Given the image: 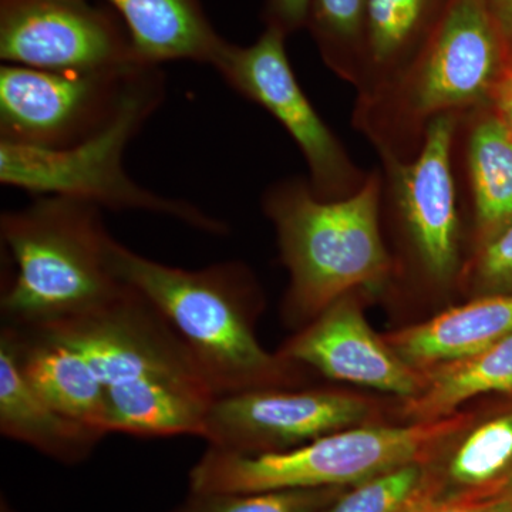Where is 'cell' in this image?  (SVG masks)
<instances>
[{"mask_svg": "<svg viewBox=\"0 0 512 512\" xmlns=\"http://www.w3.org/2000/svg\"><path fill=\"white\" fill-rule=\"evenodd\" d=\"M42 330L79 350L106 390L110 433L200 437L215 393L190 350L127 285L109 305Z\"/></svg>", "mask_w": 512, "mask_h": 512, "instance_id": "cell-1", "label": "cell"}, {"mask_svg": "<svg viewBox=\"0 0 512 512\" xmlns=\"http://www.w3.org/2000/svg\"><path fill=\"white\" fill-rule=\"evenodd\" d=\"M114 275L140 292L170 323L217 397L282 387L289 362L271 355L255 335L254 291L237 262L201 269L161 264L111 237Z\"/></svg>", "mask_w": 512, "mask_h": 512, "instance_id": "cell-2", "label": "cell"}, {"mask_svg": "<svg viewBox=\"0 0 512 512\" xmlns=\"http://www.w3.org/2000/svg\"><path fill=\"white\" fill-rule=\"evenodd\" d=\"M0 237L13 264L0 298L5 325L47 328L109 305L127 285L109 262L110 232L100 208L43 195L0 215Z\"/></svg>", "mask_w": 512, "mask_h": 512, "instance_id": "cell-3", "label": "cell"}, {"mask_svg": "<svg viewBox=\"0 0 512 512\" xmlns=\"http://www.w3.org/2000/svg\"><path fill=\"white\" fill-rule=\"evenodd\" d=\"M165 99L160 66L138 74L117 116L96 136L63 150L0 141V183L36 197L56 195L100 210L146 211L183 222L205 234H227L228 225L184 200L163 197L137 184L123 165L128 144Z\"/></svg>", "mask_w": 512, "mask_h": 512, "instance_id": "cell-4", "label": "cell"}, {"mask_svg": "<svg viewBox=\"0 0 512 512\" xmlns=\"http://www.w3.org/2000/svg\"><path fill=\"white\" fill-rule=\"evenodd\" d=\"M466 414L407 426L350 427L302 446L262 454L208 447L188 473L194 493H259L302 488H348L412 463L466 429Z\"/></svg>", "mask_w": 512, "mask_h": 512, "instance_id": "cell-5", "label": "cell"}, {"mask_svg": "<svg viewBox=\"0 0 512 512\" xmlns=\"http://www.w3.org/2000/svg\"><path fill=\"white\" fill-rule=\"evenodd\" d=\"M291 274L288 312L315 319L356 286L386 275L389 258L377 224V184L348 200L323 202L303 185H285L266 201Z\"/></svg>", "mask_w": 512, "mask_h": 512, "instance_id": "cell-6", "label": "cell"}, {"mask_svg": "<svg viewBox=\"0 0 512 512\" xmlns=\"http://www.w3.org/2000/svg\"><path fill=\"white\" fill-rule=\"evenodd\" d=\"M147 66L62 73L2 64L0 141L43 150L83 143L117 116Z\"/></svg>", "mask_w": 512, "mask_h": 512, "instance_id": "cell-7", "label": "cell"}, {"mask_svg": "<svg viewBox=\"0 0 512 512\" xmlns=\"http://www.w3.org/2000/svg\"><path fill=\"white\" fill-rule=\"evenodd\" d=\"M0 59L62 73L144 64L123 20L89 0H0Z\"/></svg>", "mask_w": 512, "mask_h": 512, "instance_id": "cell-8", "label": "cell"}, {"mask_svg": "<svg viewBox=\"0 0 512 512\" xmlns=\"http://www.w3.org/2000/svg\"><path fill=\"white\" fill-rule=\"evenodd\" d=\"M369 413L370 404L352 394L268 387L217 397L201 439L225 453H274L350 429Z\"/></svg>", "mask_w": 512, "mask_h": 512, "instance_id": "cell-9", "label": "cell"}, {"mask_svg": "<svg viewBox=\"0 0 512 512\" xmlns=\"http://www.w3.org/2000/svg\"><path fill=\"white\" fill-rule=\"evenodd\" d=\"M285 33L268 26L254 45L228 42L214 69L242 96L268 110L296 141L320 188H332L345 175V158L329 128L306 99L292 72Z\"/></svg>", "mask_w": 512, "mask_h": 512, "instance_id": "cell-10", "label": "cell"}, {"mask_svg": "<svg viewBox=\"0 0 512 512\" xmlns=\"http://www.w3.org/2000/svg\"><path fill=\"white\" fill-rule=\"evenodd\" d=\"M295 365L311 366L329 379L359 384L409 400L424 387L414 369L367 325L348 295L333 302L279 353Z\"/></svg>", "mask_w": 512, "mask_h": 512, "instance_id": "cell-11", "label": "cell"}, {"mask_svg": "<svg viewBox=\"0 0 512 512\" xmlns=\"http://www.w3.org/2000/svg\"><path fill=\"white\" fill-rule=\"evenodd\" d=\"M454 120L436 117L419 158L399 173V198L407 225L427 271L439 281L457 265V211L450 147Z\"/></svg>", "mask_w": 512, "mask_h": 512, "instance_id": "cell-12", "label": "cell"}, {"mask_svg": "<svg viewBox=\"0 0 512 512\" xmlns=\"http://www.w3.org/2000/svg\"><path fill=\"white\" fill-rule=\"evenodd\" d=\"M497 64V37L483 2L457 0L421 74L417 109L430 113L480 99Z\"/></svg>", "mask_w": 512, "mask_h": 512, "instance_id": "cell-13", "label": "cell"}, {"mask_svg": "<svg viewBox=\"0 0 512 512\" xmlns=\"http://www.w3.org/2000/svg\"><path fill=\"white\" fill-rule=\"evenodd\" d=\"M0 433L66 466L86 461L107 436L64 416L32 389L5 326L0 332Z\"/></svg>", "mask_w": 512, "mask_h": 512, "instance_id": "cell-14", "label": "cell"}, {"mask_svg": "<svg viewBox=\"0 0 512 512\" xmlns=\"http://www.w3.org/2000/svg\"><path fill=\"white\" fill-rule=\"evenodd\" d=\"M3 326L32 389L64 416L110 434L106 390L86 357L42 330Z\"/></svg>", "mask_w": 512, "mask_h": 512, "instance_id": "cell-15", "label": "cell"}, {"mask_svg": "<svg viewBox=\"0 0 512 512\" xmlns=\"http://www.w3.org/2000/svg\"><path fill=\"white\" fill-rule=\"evenodd\" d=\"M512 335V293L476 299L419 325L390 333L386 343L407 365L431 369L468 359Z\"/></svg>", "mask_w": 512, "mask_h": 512, "instance_id": "cell-16", "label": "cell"}, {"mask_svg": "<svg viewBox=\"0 0 512 512\" xmlns=\"http://www.w3.org/2000/svg\"><path fill=\"white\" fill-rule=\"evenodd\" d=\"M120 16L138 60L151 66L190 60L214 67L228 42L201 0H104Z\"/></svg>", "mask_w": 512, "mask_h": 512, "instance_id": "cell-17", "label": "cell"}, {"mask_svg": "<svg viewBox=\"0 0 512 512\" xmlns=\"http://www.w3.org/2000/svg\"><path fill=\"white\" fill-rule=\"evenodd\" d=\"M424 387L406 400L413 421L443 419L474 397L512 392V335L491 348L457 362L424 370Z\"/></svg>", "mask_w": 512, "mask_h": 512, "instance_id": "cell-18", "label": "cell"}, {"mask_svg": "<svg viewBox=\"0 0 512 512\" xmlns=\"http://www.w3.org/2000/svg\"><path fill=\"white\" fill-rule=\"evenodd\" d=\"M478 225L491 239L512 224V134L501 119L483 121L470 143Z\"/></svg>", "mask_w": 512, "mask_h": 512, "instance_id": "cell-19", "label": "cell"}, {"mask_svg": "<svg viewBox=\"0 0 512 512\" xmlns=\"http://www.w3.org/2000/svg\"><path fill=\"white\" fill-rule=\"evenodd\" d=\"M512 468V413L485 421L454 448L440 494L474 493L500 481Z\"/></svg>", "mask_w": 512, "mask_h": 512, "instance_id": "cell-20", "label": "cell"}, {"mask_svg": "<svg viewBox=\"0 0 512 512\" xmlns=\"http://www.w3.org/2000/svg\"><path fill=\"white\" fill-rule=\"evenodd\" d=\"M431 495H440L439 478L427 463H412L346 488L320 512H406Z\"/></svg>", "mask_w": 512, "mask_h": 512, "instance_id": "cell-21", "label": "cell"}, {"mask_svg": "<svg viewBox=\"0 0 512 512\" xmlns=\"http://www.w3.org/2000/svg\"><path fill=\"white\" fill-rule=\"evenodd\" d=\"M346 488H302L259 493H194L168 512H320Z\"/></svg>", "mask_w": 512, "mask_h": 512, "instance_id": "cell-22", "label": "cell"}, {"mask_svg": "<svg viewBox=\"0 0 512 512\" xmlns=\"http://www.w3.org/2000/svg\"><path fill=\"white\" fill-rule=\"evenodd\" d=\"M427 0H366L370 46L377 62L392 57L419 26Z\"/></svg>", "mask_w": 512, "mask_h": 512, "instance_id": "cell-23", "label": "cell"}, {"mask_svg": "<svg viewBox=\"0 0 512 512\" xmlns=\"http://www.w3.org/2000/svg\"><path fill=\"white\" fill-rule=\"evenodd\" d=\"M477 272L478 281L488 291H512V224L488 241Z\"/></svg>", "mask_w": 512, "mask_h": 512, "instance_id": "cell-24", "label": "cell"}, {"mask_svg": "<svg viewBox=\"0 0 512 512\" xmlns=\"http://www.w3.org/2000/svg\"><path fill=\"white\" fill-rule=\"evenodd\" d=\"M316 22L330 36H355L362 23L366 0H312Z\"/></svg>", "mask_w": 512, "mask_h": 512, "instance_id": "cell-25", "label": "cell"}, {"mask_svg": "<svg viewBox=\"0 0 512 512\" xmlns=\"http://www.w3.org/2000/svg\"><path fill=\"white\" fill-rule=\"evenodd\" d=\"M406 512H512V501L501 495H431Z\"/></svg>", "mask_w": 512, "mask_h": 512, "instance_id": "cell-26", "label": "cell"}, {"mask_svg": "<svg viewBox=\"0 0 512 512\" xmlns=\"http://www.w3.org/2000/svg\"><path fill=\"white\" fill-rule=\"evenodd\" d=\"M312 0H268L269 26L291 32L298 29L308 18Z\"/></svg>", "mask_w": 512, "mask_h": 512, "instance_id": "cell-27", "label": "cell"}, {"mask_svg": "<svg viewBox=\"0 0 512 512\" xmlns=\"http://www.w3.org/2000/svg\"><path fill=\"white\" fill-rule=\"evenodd\" d=\"M494 13L505 32L512 35V0H491Z\"/></svg>", "mask_w": 512, "mask_h": 512, "instance_id": "cell-28", "label": "cell"}, {"mask_svg": "<svg viewBox=\"0 0 512 512\" xmlns=\"http://www.w3.org/2000/svg\"><path fill=\"white\" fill-rule=\"evenodd\" d=\"M500 107L504 114V121L512 134V77L501 86Z\"/></svg>", "mask_w": 512, "mask_h": 512, "instance_id": "cell-29", "label": "cell"}, {"mask_svg": "<svg viewBox=\"0 0 512 512\" xmlns=\"http://www.w3.org/2000/svg\"><path fill=\"white\" fill-rule=\"evenodd\" d=\"M474 494L501 495V497L510 498L512 501V468L500 481L484 490L474 491Z\"/></svg>", "mask_w": 512, "mask_h": 512, "instance_id": "cell-30", "label": "cell"}]
</instances>
